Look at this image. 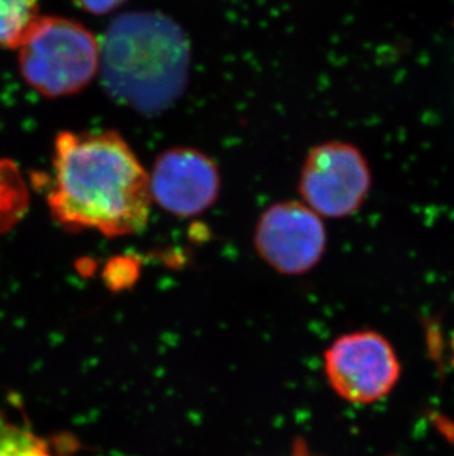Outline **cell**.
<instances>
[{
  "instance_id": "cell-11",
  "label": "cell",
  "mask_w": 454,
  "mask_h": 456,
  "mask_svg": "<svg viewBox=\"0 0 454 456\" xmlns=\"http://www.w3.org/2000/svg\"><path fill=\"white\" fill-rule=\"evenodd\" d=\"M137 267L134 266V262L121 258L117 262L108 265L107 267V282L111 285H118V287H125L134 280V273H136Z\"/></svg>"
},
{
  "instance_id": "cell-6",
  "label": "cell",
  "mask_w": 454,
  "mask_h": 456,
  "mask_svg": "<svg viewBox=\"0 0 454 456\" xmlns=\"http://www.w3.org/2000/svg\"><path fill=\"white\" fill-rule=\"evenodd\" d=\"M326 242L320 216L296 201L269 207L254 233L258 256L283 275H303L312 271L323 257Z\"/></svg>"
},
{
  "instance_id": "cell-3",
  "label": "cell",
  "mask_w": 454,
  "mask_h": 456,
  "mask_svg": "<svg viewBox=\"0 0 454 456\" xmlns=\"http://www.w3.org/2000/svg\"><path fill=\"white\" fill-rule=\"evenodd\" d=\"M18 51L27 83L51 98L82 92L99 73V40L89 28L69 18H37Z\"/></svg>"
},
{
  "instance_id": "cell-9",
  "label": "cell",
  "mask_w": 454,
  "mask_h": 456,
  "mask_svg": "<svg viewBox=\"0 0 454 456\" xmlns=\"http://www.w3.org/2000/svg\"><path fill=\"white\" fill-rule=\"evenodd\" d=\"M37 18V0H0V46L18 48Z\"/></svg>"
},
{
  "instance_id": "cell-7",
  "label": "cell",
  "mask_w": 454,
  "mask_h": 456,
  "mask_svg": "<svg viewBox=\"0 0 454 456\" xmlns=\"http://www.w3.org/2000/svg\"><path fill=\"white\" fill-rule=\"evenodd\" d=\"M150 190L152 201L170 215L195 217L219 199V167L195 148H170L155 159Z\"/></svg>"
},
{
  "instance_id": "cell-4",
  "label": "cell",
  "mask_w": 454,
  "mask_h": 456,
  "mask_svg": "<svg viewBox=\"0 0 454 456\" xmlns=\"http://www.w3.org/2000/svg\"><path fill=\"white\" fill-rule=\"evenodd\" d=\"M325 374L341 399L370 405L394 390L401 363L388 338L366 330L344 334L328 347Z\"/></svg>"
},
{
  "instance_id": "cell-13",
  "label": "cell",
  "mask_w": 454,
  "mask_h": 456,
  "mask_svg": "<svg viewBox=\"0 0 454 456\" xmlns=\"http://www.w3.org/2000/svg\"><path fill=\"white\" fill-rule=\"evenodd\" d=\"M435 426H437L440 433H442V436L450 440V444H454V422H451L449 418L442 417V415H437L435 417Z\"/></svg>"
},
{
  "instance_id": "cell-8",
  "label": "cell",
  "mask_w": 454,
  "mask_h": 456,
  "mask_svg": "<svg viewBox=\"0 0 454 456\" xmlns=\"http://www.w3.org/2000/svg\"><path fill=\"white\" fill-rule=\"evenodd\" d=\"M28 190L17 164L0 159V233L24 217L28 208Z\"/></svg>"
},
{
  "instance_id": "cell-10",
  "label": "cell",
  "mask_w": 454,
  "mask_h": 456,
  "mask_svg": "<svg viewBox=\"0 0 454 456\" xmlns=\"http://www.w3.org/2000/svg\"><path fill=\"white\" fill-rule=\"evenodd\" d=\"M0 456H52L51 449L26 427L18 426L0 411Z\"/></svg>"
},
{
  "instance_id": "cell-1",
  "label": "cell",
  "mask_w": 454,
  "mask_h": 456,
  "mask_svg": "<svg viewBox=\"0 0 454 456\" xmlns=\"http://www.w3.org/2000/svg\"><path fill=\"white\" fill-rule=\"evenodd\" d=\"M52 167L46 201L64 228L108 238L146 228L152 207L150 173L120 134L62 132Z\"/></svg>"
},
{
  "instance_id": "cell-12",
  "label": "cell",
  "mask_w": 454,
  "mask_h": 456,
  "mask_svg": "<svg viewBox=\"0 0 454 456\" xmlns=\"http://www.w3.org/2000/svg\"><path fill=\"white\" fill-rule=\"evenodd\" d=\"M73 2L87 12L94 13V15H105L114 9L120 8L126 0H73Z\"/></svg>"
},
{
  "instance_id": "cell-2",
  "label": "cell",
  "mask_w": 454,
  "mask_h": 456,
  "mask_svg": "<svg viewBox=\"0 0 454 456\" xmlns=\"http://www.w3.org/2000/svg\"><path fill=\"white\" fill-rule=\"evenodd\" d=\"M189 69L188 36L164 13H123L103 36L99 71L105 91L145 116L176 103L188 85Z\"/></svg>"
},
{
  "instance_id": "cell-5",
  "label": "cell",
  "mask_w": 454,
  "mask_h": 456,
  "mask_svg": "<svg viewBox=\"0 0 454 456\" xmlns=\"http://www.w3.org/2000/svg\"><path fill=\"white\" fill-rule=\"evenodd\" d=\"M370 190L368 163L356 147L326 142L307 154L301 168L300 194L314 213L330 219L354 215Z\"/></svg>"
}]
</instances>
